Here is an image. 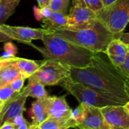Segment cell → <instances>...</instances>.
<instances>
[{"instance_id":"cell-7","label":"cell","mask_w":129,"mask_h":129,"mask_svg":"<svg viewBox=\"0 0 129 129\" xmlns=\"http://www.w3.org/2000/svg\"><path fill=\"white\" fill-rule=\"evenodd\" d=\"M67 15V29L70 30L88 28L98 21L96 13L87 7L84 0H72V6Z\"/></svg>"},{"instance_id":"cell-38","label":"cell","mask_w":129,"mask_h":129,"mask_svg":"<svg viewBox=\"0 0 129 129\" xmlns=\"http://www.w3.org/2000/svg\"><path fill=\"white\" fill-rule=\"evenodd\" d=\"M31 125H32V124H31ZM30 129H39V127H38V126H34V125H32L31 128Z\"/></svg>"},{"instance_id":"cell-43","label":"cell","mask_w":129,"mask_h":129,"mask_svg":"<svg viewBox=\"0 0 129 129\" xmlns=\"http://www.w3.org/2000/svg\"><path fill=\"white\" fill-rule=\"evenodd\" d=\"M0 57H1V56H0Z\"/></svg>"},{"instance_id":"cell-16","label":"cell","mask_w":129,"mask_h":129,"mask_svg":"<svg viewBox=\"0 0 129 129\" xmlns=\"http://www.w3.org/2000/svg\"><path fill=\"white\" fill-rule=\"evenodd\" d=\"M28 79V84L24 88H23L20 91V94L22 95L26 98L32 97L33 98H36V100L45 99L49 96L48 91L45 88V85L34 79Z\"/></svg>"},{"instance_id":"cell-28","label":"cell","mask_w":129,"mask_h":129,"mask_svg":"<svg viewBox=\"0 0 129 129\" xmlns=\"http://www.w3.org/2000/svg\"><path fill=\"white\" fill-rule=\"evenodd\" d=\"M117 69L125 79L129 78V54L125 58V61L123 62V63Z\"/></svg>"},{"instance_id":"cell-18","label":"cell","mask_w":129,"mask_h":129,"mask_svg":"<svg viewBox=\"0 0 129 129\" xmlns=\"http://www.w3.org/2000/svg\"><path fill=\"white\" fill-rule=\"evenodd\" d=\"M12 61L20 70L21 74L26 78L29 79L33 76L40 67V63L29 59L21 58V57H12Z\"/></svg>"},{"instance_id":"cell-39","label":"cell","mask_w":129,"mask_h":129,"mask_svg":"<svg viewBox=\"0 0 129 129\" xmlns=\"http://www.w3.org/2000/svg\"><path fill=\"white\" fill-rule=\"evenodd\" d=\"M2 105H3V104L0 101V110H1V108H2Z\"/></svg>"},{"instance_id":"cell-6","label":"cell","mask_w":129,"mask_h":129,"mask_svg":"<svg viewBox=\"0 0 129 129\" xmlns=\"http://www.w3.org/2000/svg\"><path fill=\"white\" fill-rule=\"evenodd\" d=\"M70 66L54 60H44L39 68L29 79H34L43 85H60L67 78L70 76Z\"/></svg>"},{"instance_id":"cell-22","label":"cell","mask_w":129,"mask_h":129,"mask_svg":"<svg viewBox=\"0 0 129 129\" xmlns=\"http://www.w3.org/2000/svg\"><path fill=\"white\" fill-rule=\"evenodd\" d=\"M85 115V105L82 104H79V105L75 108L74 110H72L71 113V119L76 125V128L78 127V125L82 122L84 117Z\"/></svg>"},{"instance_id":"cell-4","label":"cell","mask_w":129,"mask_h":129,"mask_svg":"<svg viewBox=\"0 0 129 129\" xmlns=\"http://www.w3.org/2000/svg\"><path fill=\"white\" fill-rule=\"evenodd\" d=\"M96 17L118 38L129 23V0H116L96 12Z\"/></svg>"},{"instance_id":"cell-27","label":"cell","mask_w":129,"mask_h":129,"mask_svg":"<svg viewBox=\"0 0 129 129\" xmlns=\"http://www.w3.org/2000/svg\"><path fill=\"white\" fill-rule=\"evenodd\" d=\"M26 79L22 76H20L18 77L17 79H14V81H12L9 85L11 87V88L16 92V93H19L21 91V90L23 89V85H24V82H25V80Z\"/></svg>"},{"instance_id":"cell-3","label":"cell","mask_w":129,"mask_h":129,"mask_svg":"<svg viewBox=\"0 0 129 129\" xmlns=\"http://www.w3.org/2000/svg\"><path fill=\"white\" fill-rule=\"evenodd\" d=\"M50 32L93 52L106 53L110 42L115 39H119L99 20L94 26L82 29L70 30L64 29Z\"/></svg>"},{"instance_id":"cell-13","label":"cell","mask_w":129,"mask_h":129,"mask_svg":"<svg viewBox=\"0 0 129 129\" xmlns=\"http://www.w3.org/2000/svg\"><path fill=\"white\" fill-rule=\"evenodd\" d=\"M112 63L116 67H119L129 54L128 46L119 39H113L108 45L105 53Z\"/></svg>"},{"instance_id":"cell-25","label":"cell","mask_w":129,"mask_h":129,"mask_svg":"<svg viewBox=\"0 0 129 129\" xmlns=\"http://www.w3.org/2000/svg\"><path fill=\"white\" fill-rule=\"evenodd\" d=\"M52 12L53 11L50 9L49 7L40 8L39 7L38 8V7L34 6V8H33L34 17L38 21H40V22H42L44 19L49 17L51 15Z\"/></svg>"},{"instance_id":"cell-19","label":"cell","mask_w":129,"mask_h":129,"mask_svg":"<svg viewBox=\"0 0 129 129\" xmlns=\"http://www.w3.org/2000/svg\"><path fill=\"white\" fill-rule=\"evenodd\" d=\"M20 0H0V25L11 16Z\"/></svg>"},{"instance_id":"cell-35","label":"cell","mask_w":129,"mask_h":129,"mask_svg":"<svg viewBox=\"0 0 129 129\" xmlns=\"http://www.w3.org/2000/svg\"><path fill=\"white\" fill-rule=\"evenodd\" d=\"M125 91L129 98V78L125 79Z\"/></svg>"},{"instance_id":"cell-14","label":"cell","mask_w":129,"mask_h":129,"mask_svg":"<svg viewBox=\"0 0 129 129\" xmlns=\"http://www.w3.org/2000/svg\"><path fill=\"white\" fill-rule=\"evenodd\" d=\"M20 70L10 59H3L0 61V86L10 84L12 81L22 76Z\"/></svg>"},{"instance_id":"cell-2","label":"cell","mask_w":129,"mask_h":129,"mask_svg":"<svg viewBox=\"0 0 129 129\" xmlns=\"http://www.w3.org/2000/svg\"><path fill=\"white\" fill-rule=\"evenodd\" d=\"M42 41L43 48L35 45H33V47L42 54L44 60H57L72 68L88 67L95 53L76 45L50 31L43 36Z\"/></svg>"},{"instance_id":"cell-12","label":"cell","mask_w":129,"mask_h":129,"mask_svg":"<svg viewBox=\"0 0 129 129\" xmlns=\"http://www.w3.org/2000/svg\"><path fill=\"white\" fill-rule=\"evenodd\" d=\"M85 105V104H84ZM85 115L78 129H110L107 125L101 108L85 105Z\"/></svg>"},{"instance_id":"cell-10","label":"cell","mask_w":129,"mask_h":129,"mask_svg":"<svg viewBox=\"0 0 129 129\" xmlns=\"http://www.w3.org/2000/svg\"><path fill=\"white\" fill-rule=\"evenodd\" d=\"M105 122L110 129L129 128V114L123 105H110L101 108Z\"/></svg>"},{"instance_id":"cell-15","label":"cell","mask_w":129,"mask_h":129,"mask_svg":"<svg viewBox=\"0 0 129 129\" xmlns=\"http://www.w3.org/2000/svg\"><path fill=\"white\" fill-rule=\"evenodd\" d=\"M28 114L32 119V125L34 126H39L45 121L48 118V115L44 99L34 101L28 111Z\"/></svg>"},{"instance_id":"cell-33","label":"cell","mask_w":129,"mask_h":129,"mask_svg":"<svg viewBox=\"0 0 129 129\" xmlns=\"http://www.w3.org/2000/svg\"><path fill=\"white\" fill-rule=\"evenodd\" d=\"M0 129H16V128L11 122H7L0 126Z\"/></svg>"},{"instance_id":"cell-5","label":"cell","mask_w":129,"mask_h":129,"mask_svg":"<svg viewBox=\"0 0 129 129\" xmlns=\"http://www.w3.org/2000/svg\"><path fill=\"white\" fill-rule=\"evenodd\" d=\"M60 85L69 94L74 96L79 104L98 108L110 105H122L120 103L109 98L94 88L73 80L70 76L63 80Z\"/></svg>"},{"instance_id":"cell-26","label":"cell","mask_w":129,"mask_h":129,"mask_svg":"<svg viewBox=\"0 0 129 129\" xmlns=\"http://www.w3.org/2000/svg\"><path fill=\"white\" fill-rule=\"evenodd\" d=\"M84 2L87 7L95 13L101 10L104 7L103 0H84Z\"/></svg>"},{"instance_id":"cell-9","label":"cell","mask_w":129,"mask_h":129,"mask_svg":"<svg viewBox=\"0 0 129 129\" xmlns=\"http://www.w3.org/2000/svg\"><path fill=\"white\" fill-rule=\"evenodd\" d=\"M66 96H48L44 99L48 118L63 122L72 120V110L66 101Z\"/></svg>"},{"instance_id":"cell-40","label":"cell","mask_w":129,"mask_h":129,"mask_svg":"<svg viewBox=\"0 0 129 129\" xmlns=\"http://www.w3.org/2000/svg\"><path fill=\"white\" fill-rule=\"evenodd\" d=\"M115 129H129L127 128H115Z\"/></svg>"},{"instance_id":"cell-31","label":"cell","mask_w":129,"mask_h":129,"mask_svg":"<svg viewBox=\"0 0 129 129\" xmlns=\"http://www.w3.org/2000/svg\"><path fill=\"white\" fill-rule=\"evenodd\" d=\"M51 0H37L39 7L40 8H43L45 7H48Z\"/></svg>"},{"instance_id":"cell-30","label":"cell","mask_w":129,"mask_h":129,"mask_svg":"<svg viewBox=\"0 0 129 129\" xmlns=\"http://www.w3.org/2000/svg\"><path fill=\"white\" fill-rule=\"evenodd\" d=\"M119 39L126 45H129V33H121L119 34Z\"/></svg>"},{"instance_id":"cell-37","label":"cell","mask_w":129,"mask_h":129,"mask_svg":"<svg viewBox=\"0 0 129 129\" xmlns=\"http://www.w3.org/2000/svg\"><path fill=\"white\" fill-rule=\"evenodd\" d=\"M123 107H124L125 110L127 111V113L129 114V101H128L127 103H125V104L123 105Z\"/></svg>"},{"instance_id":"cell-29","label":"cell","mask_w":129,"mask_h":129,"mask_svg":"<svg viewBox=\"0 0 129 129\" xmlns=\"http://www.w3.org/2000/svg\"><path fill=\"white\" fill-rule=\"evenodd\" d=\"M27 121L24 119L23 114H20V115H18L17 116H16L13 121L11 122V123L14 125V127L16 128V129L18 127H20V125H22L23 124H24L25 122H26Z\"/></svg>"},{"instance_id":"cell-41","label":"cell","mask_w":129,"mask_h":129,"mask_svg":"<svg viewBox=\"0 0 129 129\" xmlns=\"http://www.w3.org/2000/svg\"><path fill=\"white\" fill-rule=\"evenodd\" d=\"M128 46V52H129V45H127Z\"/></svg>"},{"instance_id":"cell-1","label":"cell","mask_w":129,"mask_h":129,"mask_svg":"<svg viewBox=\"0 0 129 129\" xmlns=\"http://www.w3.org/2000/svg\"><path fill=\"white\" fill-rule=\"evenodd\" d=\"M70 78L94 88L122 105L129 101L125 91V78L105 53L95 52L88 67L71 68Z\"/></svg>"},{"instance_id":"cell-20","label":"cell","mask_w":129,"mask_h":129,"mask_svg":"<svg viewBox=\"0 0 129 129\" xmlns=\"http://www.w3.org/2000/svg\"><path fill=\"white\" fill-rule=\"evenodd\" d=\"M38 127L39 129H69L70 128H76V125L73 120L63 122L48 118Z\"/></svg>"},{"instance_id":"cell-34","label":"cell","mask_w":129,"mask_h":129,"mask_svg":"<svg viewBox=\"0 0 129 129\" xmlns=\"http://www.w3.org/2000/svg\"><path fill=\"white\" fill-rule=\"evenodd\" d=\"M31 126H32V125L29 124L28 122H26L24 124H23L22 125H20V127H18L17 129H30Z\"/></svg>"},{"instance_id":"cell-21","label":"cell","mask_w":129,"mask_h":129,"mask_svg":"<svg viewBox=\"0 0 129 129\" xmlns=\"http://www.w3.org/2000/svg\"><path fill=\"white\" fill-rule=\"evenodd\" d=\"M70 2V0H51L48 7L53 12H60L67 14Z\"/></svg>"},{"instance_id":"cell-42","label":"cell","mask_w":129,"mask_h":129,"mask_svg":"<svg viewBox=\"0 0 129 129\" xmlns=\"http://www.w3.org/2000/svg\"><path fill=\"white\" fill-rule=\"evenodd\" d=\"M0 61H1V57H0Z\"/></svg>"},{"instance_id":"cell-11","label":"cell","mask_w":129,"mask_h":129,"mask_svg":"<svg viewBox=\"0 0 129 129\" xmlns=\"http://www.w3.org/2000/svg\"><path fill=\"white\" fill-rule=\"evenodd\" d=\"M26 98L19 92L3 104L0 110V126L7 122H11L16 116L23 114Z\"/></svg>"},{"instance_id":"cell-8","label":"cell","mask_w":129,"mask_h":129,"mask_svg":"<svg viewBox=\"0 0 129 129\" xmlns=\"http://www.w3.org/2000/svg\"><path fill=\"white\" fill-rule=\"evenodd\" d=\"M1 30L6 34L11 40H16L33 46V40H42L43 36L49 33L45 29H36L26 26H9L7 24L0 25Z\"/></svg>"},{"instance_id":"cell-23","label":"cell","mask_w":129,"mask_h":129,"mask_svg":"<svg viewBox=\"0 0 129 129\" xmlns=\"http://www.w3.org/2000/svg\"><path fill=\"white\" fill-rule=\"evenodd\" d=\"M17 53V48L16 45L13 44L11 41H8L4 44L3 53L1 57L3 59H10L14 57Z\"/></svg>"},{"instance_id":"cell-17","label":"cell","mask_w":129,"mask_h":129,"mask_svg":"<svg viewBox=\"0 0 129 129\" xmlns=\"http://www.w3.org/2000/svg\"><path fill=\"white\" fill-rule=\"evenodd\" d=\"M43 29L48 31L64 29L67 27V15L60 12H52L51 15L42 21Z\"/></svg>"},{"instance_id":"cell-32","label":"cell","mask_w":129,"mask_h":129,"mask_svg":"<svg viewBox=\"0 0 129 129\" xmlns=\"http://www.w3.org/2000/svg\"><path fill=\"white\" fill-rule=\"evenodd\" d=\"M8 41H11V39L6 34H5L0 29V42H6Z\"/></svg>"},{"instance_id":"cell-24","label":"cell","mask_w":129,"mask_h":129,"mask_svg":"<svg viewBox=\"0 0 129 129\" xmlns=\"http://www.w3.org/2000/svg\"><path fill=\"white\" fill-rule=\"evenodd\" d=\"M17 93L11 88L9 84L0 86V101L4 104L12 98Z\"/></svg>"},{"instance_id":"cell-36","label":"cell","mask_w":129,"mask_h":129,"mask_svg":"<svg viewBox=\"0 0 129 129\" xmlns=\"http://www.w3.org/2000/svg\"><path fill=\"white\" fill-rule=\"evenodd\" d=\"M103 1H104V6H107V5H109L110 4H111L112 2H113L116 0H103Z\"/></svg>"}]
</instances>
